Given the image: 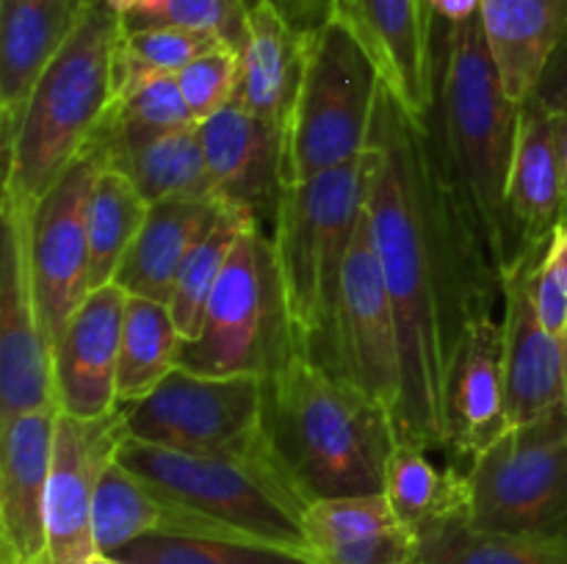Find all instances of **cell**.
<instances>
[{
	"label": "cell",
	"mask_w": 567,
	"mask_h": 564,
	"mask_svg": "<svg viewBox=\"0 0 567 564\" xmlns=\"http://www.w3.org/2000/svg\"><path fill=\"white\" fill-rule=\"evenodd\" d=\"M116 459L177 501L244 531L252 540L308 553L302 529L308 503L288 484L271 457H205L122 437Z\"/></svg>",
	"instance_id": "obj_8"
},
{
	"label": "cell",
	"mask_w": 567,
	"mask_h": 564,
	"mask_svg": "<svg viewBox=\"0 0 567 564\" xmlns=\"http://www.w3.org/2000/svg\"><path fill=\"white\" fill-rule=\"evenodd\" d=\"M554 116V133H557L559 171H563V221H567V114Z\"/></svg>",
	"instance_id": "obj_43"
},
{
	"label": "cell",
	"mask_w": 567,
	"mask_h": 564,
	"mask_svg": "<svg viewBox=\"0 0 567 564\" xmlns=\"http://www.w3.org/2000/svg\"><path fill=\"white\" fill-rule=\"evenodd\" d=\"M540 274L548 276L567 296V221L554 230L551 241L540 258Z\"/></svg>",
	"instance_id": "obj_41"
},
{
	"label": "cell",
	"mask_w": 567,
	"mask_h": 564,
	"mask_svg": "<svg viewBox=\"0 0 567 564\" xmlns=\"http://www.w3.org/2000/svg\"><path fill=\"white\" fill-rule=\"evenodd\" d=\"M100 149L83 153L28 210V263L33 299L50 346L81 310L89 285V205L103 171Z\"/></svg>",
	"instance_id": "obj_11"
},
{
	"label": "cell",
	"mask_w": 567,
	"mask_h": 564,
	"mask_svg": "<svg viewBox=\"0 0 567 564\" xmlns=\"http://www.w3.org/2000/svg\"><path fill=\"white\" fill-rule=\"evenodd\" d=\"M150 202L131 177L103 166L89 205V285L103 288L116 280L122 260L142 232Z\"/></svg>",
	"instance_id": "obj_31"
},
{
	"label": "cell",
	"mask_w": 567,
	"mask_h": 564,
	"mask_svg": "<svg viewBox=\"0 0 567 564\" xmlns=\"http://www.w3.org/2000/svg\"><path fill=\"white\" fill-rule=\"evenodd\" d=\"M238 75H241V55L225 44L208 50L186 70L177 72V83L197 125L236 100Z\"/></svg>",
	"instance_id": "obj_38"
},
{
	"label": "cell",
	"mask_w": 567,
	"mask_h": 564,
	"mask_svg": "<svg viewBox=\"0 0 567 564\" xmlns=\"http://www.w3.org/2000/svg\"><path fill=\"white\" fill-rule=\"evenodd\" d=\"M365 213L402 343L399 442L443 451V387L471 321L504 296L465 230L437 142L382 83L365 149Z\"/></svg>",
	"instance_id": "obj_1"
},
{
	"label": "cell",
	"mask_w": 567,
	"mask_h": 564,
	"mask_svg": "<svg viewBox=\"0 0 567 564\" xmlns=\"http://www.w3.org/2000/svg\"><path fill=\"white\" fill-rule=\"evenodd\" d=\"M94 545L97 553H116L142 536H205V540H252L244 531L177 501L161 487L127 470L120 459L100 476L94 495ZM260 542V540H258Z\"/></svg>",
	"instance_id": "obj_21"
},
{
	"label": "cell",
	"mask_w": 567,
	"mask_h": 564,
	"mask_svg": "<svg viewBox=\"0 0 567 564\" xmlns=\"http://www.w3.org/2000/svg\"><path fill=\"white\" fill-rule=\"evenodd\" d=\"M183 337L169 304L127 293L122 324L116 401L120 407L142 401L181 365Z\"/></svg>",
	"instance_id": "obj_29"
},
{
	"label": "cell",
	"mask_w": 567,
	"mask_h": 564,
	"mask_svg": "<svg viewBox=\"0 0 567 564\" xmlns=\"http://www.w3.org/2000/svg\"><path fill=\"white\" fill-rule=\"evenodd\" d=\"M480 17L504 92L524 105L567 33V0H482Z\"/></svg>",
	"instance_id": "obj_25"
},
{
	"label": "cell",
	"mask_w": 567,
	"mask_h": 564,
	"mask_svg": "<svg viewBox=\"0 0 567 564\" xmlns=\"http://www.w3.org/2000/svg\"><path fill=\"white\" fill-rule=\"evenodd\" d=\"M127 291L116 282L94 288L72 315L70 326L53 348L59 412L70 418H105L116 412L122 324Z\"/></svg>",
	"instance_id": "obj_19"
},
{
	"label": "cell",
	"mask_w": 567,
	"mask_h": 564,
	"mask_svg": "<svg viewBox=\"0 0 567 564\" xmlns=\"http://www.w3.org/2000/svg\"><path fill=\"white\" fill-rule=\"evenodd\" d=\"M415 564H424V562H421V558H419V562H415Z\"/></svg>",
	"instance_id": "obj_48"
},
{
	"label": "cell",
	"mask_w": 567,
	"mask_h": 564,
	"mask_svg": "<svg viewBox=\"0 0 567 564\" xmlns=\"http://www.w3.org/2000/svg\"><path fill=\"white\" fill-rule=\"evenodd\" d=\"M310 31L293 25L275 3L258 0L249 9L247 44L241 50L236 103L286 133L293 97L302 81Z\"/></svg>",
	"instance_id": "obj_24"
},
{
	"label": "cell",
	"mask_w": 567,
	"mask_h": 564,
	"mask_svg": "<svg viewBox=\"0 0 567 564\" xmlns=\"http://www.w3.org/2000/svg\"><path fill=\"white\" fill-rule=\"evenodd\" d=\"M105 166L131 177L150 205L161 199H216L197 125L138 144Z\"/></svg>",
	"instance_id": "obj_28"
},
{
	"label": "cell",
	"mask_w": 567,
	"mask_h": 564,
	"mask_svg": "<svg viewBox=\"0 0 567 564\" xmlns=\"http://www.w3.org/2000/svg\"><path fill=\"white\" fill-rule=\"evenodd\" d=\"M330 14L352 28L402 108L413 119H430L435 105V17L426 0H332Z\"/></svg>",
	"instance_id": "obj_16"
},
{
	"label": "cell",
	"mask_w": 567,
	"mask_h": 564,
	"mask_svg": "<svg viewBox=\"0 0 567 564\" xmlns=\"http://www.w3.org/2000/svg\"><path fill=\"white\" fill-rule=\"evenodd\" d=\"M125 25L103 0H86L75 28L33 86L6 138V180L25 208L81 158L116 103V55Z\"/></svg>",
	"instance_id": "obj_4"
},
{
	"label": "cell",
	"mask_w": 567,
	"mask_h": 564,
	"mask_svg": "<svg viewBox=\"0 0 567 564\" xmlns=\"http://www.w3.org/2000/svg\"><path fill=\"white\" fill-rule=\"evenodd\" d=\"M269 3H275L277 9H280L282 14H286L288 20L293 22V25H299V28H305V31H308V25H305L302 6H299V0H269Z\"/></svg>",
	"instance_id": "obj_46"
},
{
	"label": "cell",
	"mask_w": 567,
	"mask_h": 564,
	"mask_svg": "<svg viewBox=\"0 0 567 564\" xmlns=\"http://www.w3.org/2000/svg\"><path fill=\"white\" fill-rule=\"evenodd\" d=\"M507 216L518 263L546 252L563 224V171H559L554 116L526 100L520 105L518 142L507 188Z\"/></svg>",
	"instance_id": "obj_22"
},
{
	"label": "cell",
	"mask_w": 567,
	"mask_h": 564,
	"mask_svg": "<svg viewBox=\"0 0 567 564\" xmlns=\"http://www.w3.org/2000/svg\"><path fill=\"white\" fill-rule=\"evenodd\" d=\"M264 429L271 462L305 503L385 490L391 412L305 354L266 379Z\"/></svg>",
	"instance_id": "obj_3"
},
{
	"label": "cell",
	"mask_w": 567,
	"mask_h": 564,
	"mask_svg": "<svg viewBox=\"0 0 567 564\" xmlns=\"http://www.w3.org/2000/svg\"><path fill=\"white\" fill-rule=\"evenodd\" d=\"M111 556L127 564H316L310 553L258 540L205 536H142Z\"/></svg>",
	"instance_id": "obj_34"
},
{
	"label": "cell",
	"mask_w": 567,
	"mask_h": 564,
	"mask_svg": "<svg viewBox=\"0 0 567 564\" xmlns=\"http://www.w3.org/2000/svg\"><path fill=\"white\" fill-rule=\"evenodd\" d=\"M28 210L11 191L0 202V426L39 409H59L53 346L33 299Z\"/></svg>",
	"instance_id": "obj_12"
},
{
	"label": "cell",
	"mask_w": 567,
	"mask_h": 564,
	"mask_svg": "<svg viewBox=\"0 0 567 564\" xmlns=\"http://www.w3.org/2000/svg\"><path fill=\"white\" fill-rule=\"evenodd\" d=\"M86 564H127V562H122V558L111 556V553H94V556L89 558Z\"/></svg>",
	"instance_id": "obj_47"
},
{
	"label": "cell",
	"mask_w": 567,
	"mask_h": 564,
	"mask_svg": "<svg viewBox=\"0 0 567 564\" xmlns=\"http://www.w3.org/2000/svg\"><path fill=\"white\" fill-rule=\"evenodd\" d=\"M332 374L377 398L391 418L396 415L402 401V343L365 210L343 269Z\"/></svg>",
	"instance_id": "obj_13"
},
{
	"label": "cell",
	"mask_w": 567,
	"mask_h": 564,
	"mask_svg": "<svg viewBox=\"0 0 567 564\" xmlns=\"http://www.w3.org/2000/svg\"><path fill=\"white\" fill-rule=\"evenodd\" d=\"M365 210V153L282 188L275 241L293 352L332 370L341 280Z\"/></svg>",
	"instance_id": "obj_5"
},
{
	"label": "cell",
	"mask_w": 567,
	"mask_h": 564,
	"mask_svg": "<svg viewBox=\"0 0 567 564\" xmlns=\"http://www.w3.org/2000/svg\"><path fill=\"white\" fill-rule=\"evenodd\" d=\"M194 125L197 122L188 111L177 75H155L133 92L116 97L109 119L89 149H100L109 164L114 155Z\"/></svg>",
	"instance_id": "obj_33"
},
{
	"label": "cell",
	"mask_w": 567,
	"mask_h": 564,
	"mask_svg": "<svg viewBox=\"0 0 567 564\" xmlns=\"http://www.w3.org/2000/svg\"><path fill=\"white\" fill-rule=\"evenodd\" d=\"M120 409L122 431L138 442L205 457H269L264 376H205L177 365L150 396Z\"/></svg>",
	"instance_id": "obj_9"
},
{
	"label": "cell",
	"mask_w": 567,
	"mask_h": 564,
	"mask_svg": "<svg viewBox=\"0 0 567 564\" xmlns=\"http://www.w3.org/2000/svg\"><path fill=\"white\" fill-rule=\"evenodd\" d=\"M402 525L388 503L385 492H371V495H343V498H321L308 503L302 518L308 553L327 551V547L349 545V542L365 540L380 531Z\"/></svg>",
	"instance_id": "obj_36"
},
{
	"label": "cell",
	"mask_w": 567,
	"mask_h": 564,
	"mask_svg": "<svg viewBox=\"0 0 567 564\" xmlns=\"http://www.w3.org/2000/svg\"><path fill=\"white\" fill-rule=\"evenodd\" d=\"M513 429L504 385V324L493 315L471 321L443 387V451L452 464L487 451Z\"/></svg>",
	"instance_id": "obj_15"
},
{
	"label": "cell",
	"mask_w": 567,
	"mask_h": 564,
	"mask_svg": "<svg viewBox=\"0 0 567 564\" xmlns=\"http://www.w3.org/2000/svg\"><path fill=\"white\" fill-rule=\"evenodd\" d=\"M258 0H164L155 11L142 17H127L125 28H150V25H177L188 31L210 33L225 48L241 55L247 44L249 9Z\"/></svg>",
	"instance_id": "obj_37"
},
{
	"label": "cell",
	"mask_w": 567,
	"mask_h": 564,
	"mask_svg": "<svg viewBox=\"0 0 567 564\" xmlns=\"http://www.w3.org/2000/svg\"><path fill=\"white\" fill-rule=\"evenodd\" d=\"M465 520L476 529H567V404L513 426L465 468Z\"/></svg>",
	"instance_id": "obj_10"
},
{
	"label": "cell",
	"mask_w": 567,
	"mask_h": 564,
	"mask_svg": "<svg viewBox=\"0 0 567 564\" xmlns=\"http://www.w3.org/2000/svg\"><path fill=\"white\" fill-rule=\"evenodd\" d=\"M105 6H109L111 11H116V14L122 17V20H127V17H142V14H150V11L158 9L164 0H103Z\"/></svg>",
	"instance_id": "obj_44"
},
{
	"label": "cell",
	"mask_w": 567,
	"mask_h": 564,
	"mask_svg": "<svg viewBox=\"0 0 567 564\" xmlns=\"http://www.w3.org/2000/svg\"><path fill=\"white\" fill-rule=\"evenodd\" d=\"M59 409L0 426V564H48V501Z\"/></svg>",
	"instance_id": "obj_20"
},
{
	"label": "cell",
	"mask_w": 567,
	"mask_h": 564,
	"mask_svg": "<svg viewBox=\"0 0 567 564\" xmlns=\"http://www.w3.org/2000/svg\"><path fill=\"white\" fill-rule=\"evenodd\" d=\"M426 9L432 11L435 20H446L449 25L468 22L471 17L480 14L482 0H426Z\"/></svg>",
	"instance_id": "obj_42"
},
{
	"label": "cell",
	"mask_w": 567,
	"mask_h": 564,
	"mask_svg": "<svg viewBox=\"0 0 567 564\" xmlns=\"http://www.w3.org/2000/svg\"><path fill=\"white\" fill-rule=\"evenodd\" d=\"M214 48H221L219 39L210 33L188 31V28H125L120 55H116V97L133 92L155 75H177Z\"/></svg>",
	"instance_id": "obj_35"
},
{
	"label": "cell",
	"mask_w": 567,
	"mask_h": 564,
	"mask_svg": "<svg viewBox=\"0 0 567 564\" xmlns=\"http://www.w3.org/2000/svg\"><path fill=\"white\" fill-rule=\"evenodd\" d=\"M529 100H535L548 114H567V33L559 48L554 50L551 61H548L546 72H543L540 83Z\"/></svg>",
	"instance_id": "obj_40"
},
{
	"label": "cell",
	"mask_w": 567,
	"mask_h": 564,
	"mask_svg": "<svg viewBox=\"0 0 567 564\" xmlns=\"http://www.w3.org/2000/svg\"><path fill=\"white\" fill-rule=\"evenodd\" d=\"M419 558L424 564H567V529L485 531L460 514L419 531Z\"/></svg>",
	"instance_id": "obj_27"
},
{
	"label": "cell",
	"mask_w": 567,
	"mask_h": 564,
	"mask_svg": "<svg viewBox=\"0 0 567 564\" xmlns=\"http://www.w3.org/2000/svg\"><path fill=\"white\" fill-rule=\"evenodd\" d=\"M316 564H415L419 562V534L408 525H393L349 545L327 547L313 553Z\"/></svg>",
	"instance_id": "obj_39"
},
{
	"label": "cell",
	"mask_w": 567,
	"mask_h": 564,
	"mask_svg": "<svg viewBox=\"0 0 567 564\" xmlns=\"http://www.w3.org/2000/svg\"><path fill=\"white\" fill-rule=\"evenodd\" d=\"M540 254L515 265L504 280V385L509 424H529L567 404V341L540 324L535 269Z\"/></svg>",
	"instance_id": "obj_18"
},
{
	"label": "cell",
	"mask_w": 567,
	"mask_h": 564,
	"mask_svg": "<svg viewBox=\"0 0 567 564\" xmlns=\"http://www.w3.org/2000/svg\"><path fill=\"white\" fill-rule=\"evenodd\" d=\"M518 119L520 105L504 92L482 17L449 25L446 53L435 50V105L426 125L437 142L454 208L502 288L518 265L507 216Z\"/></svg>",
	"instance_id": "obj_2"
},
{
	"label": "cell",
	"mask_w": 567,
	"mask_h": 564,
	"mask_svg": "<svg viewBox=\"0 0 567 564\" xmlns=\"http://www.w3.org/2000/svg\"><path fill=\"white\" fill-rule=\"evenodd\" d=\"M86 0H0V119L3 142L44 66L75 28Z\"/></svg>",
	"instance_id": "obj_23"
},
{
	"label": "cell",
	"mask_w": 567,
	"mask_h": 564,
	"mask_svg": "<svg viewBox=\"0 0 567 564\" xmlns=\"http://www.w3.org/2000/svg\"><path fill=\"white\" fill-rule=\"evenodd\" d=\"M197 127L216 199L252 213L271 236L286 188L282 127L252 114L236 100Z\"/></svg>",
	"instance_id": "obj_17"
},
{
	"label": "cell",
	"mask_w": 567,
	"mask_h": 564,
	"mask_svg": "<svg viewBox=\"0 0 567 564\" xmlns=\"http://www.w3.org/2000/svg\"><path fill=\"white\" fill-rule=\"evenodd\" d=\"M291 354L297 352L275 241L260 224H249L216 282L199 335L183 343L181 368L269 379Z\"/></svg>",
	"instance_id": "obj_7"
},
{
	"label": "cell",
	"mask_w": 567,
	"mask_h": 564,
	"mask_svg": "<svg viewBox=\"0 0 567 564\" xmlns=\"http://www.w3.org/2000/svg\"><path fill=\"white\" fill-rule=\"evenodd\" d=\"M122 437V409L105 418L83 420L59 412L53 437L44 525L48 564H86L94 545V495L103 470L116 459Z\"/></svg>",
	"instance_id": "obj_14"
},
{
	"label": "cell",
	"mask_w": 567,
	"mask_h": 564,
	"mask_svg": "<svg viewBox=\"0 0 567 564\" xmlns=\"http://www.w3.org/2000/svg\"><path fill=\"white\" fill-rule=\"evenodd\" d=\"M385 498L391 503L399 523L419 534L424 525L446 518H465L468 506V487L465 470L449 464L446 470L435 468L426 459V451L413 442L393 446L385 464Z\"/></svg>",
	"instance_id": "obj_30"
},
{
	"label": "cell",
	"mask_w": 567,
	"mask_h": 564,
	"mask_svg": "<svg viewBox=\"0 0 567 564\" xmlns=\"http://www.w3.org/2000/svg\"><path fill=\"white\" fill-rule=\"evenodd\" d=\"M299 6H302V17L308 31L319 28L332 11V0H299Z\"/></svg>",
	"instance_id": "obj_45"
},
{
	"label": "cell",
	"mask_w": 567,
	"mask_h": 564,
	"mask_svg": "<svg viewBox=\"0 0 567 564\" xmlns=\"http://www.w3.org/2000/svg\"><path fill=\"white\" fill-rule=\"evenodd\" d=\"M219 205V199H161L150 205L142 232L116 271V285L131 296L169 304L177 274L210 230Z\"/></svg>",
	"instance_id": "obj_26"
},
{
	"label": "cell",
	"mask_w": 567,
	"mask_h": 564,
	"mask_svg": "<svg viewBox=\"0 0 567 564\" xmlns=\"http://www.w3.org/2000/svg\"><path fill=\"white\" fill-rule=\"evenodd\" d=\"M380 72L341 17L310 31L302 81L282 136V177L302 182L369 149Z\"/></svg>",
	"instance_id": "obj_6"
},
{
	"label": "cell",
	"mask_w": 567,
	"mask_h": 564,
	"mask_svg": "<svg viewBox=\"0 0 567 564\" xmlns=\"http://www.w3.org/2000/svg\"><path fill=\"white\" fill-rule=\"evenodd\" d=\"M249 224H258L252 213H247L238 205L221 202L210 230L205 232L203 241L192 249L188 260L183 263L169 299L172 318H175L183 343L194 341L199 335V326H203L205 310H208L210 296H214L216 282H219L238 238L244 236Z\"/></svg>",
	"instance_id": "obj_32"
}]
</instances>
